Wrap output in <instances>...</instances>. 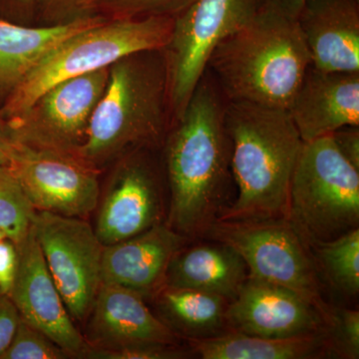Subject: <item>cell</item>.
<instances>
[{
  "label": "cell",
  "mask_w": 359,
  "mask_h": 359,
  "mask_svg": "<svg viewBox=\"0 0 359 359\" xmlns=\"http://www.w3.org/2000/svg\"><path fill=\"white\" fill-rule=\"evenodd\" d=\"M226 105L223 92L205 70L183 115L172 123L163 143L170 194L166 223L191 241L204 238L237 193Z\"/></svg>",
  "instance_id": "6da1fadb"
},
{
  "label": "cell",
  "mask_w": 359,
  "mask_h": 359,
  "mask_svg": "<svg viewBox=\"0 0 359 359\" xmlns=\"http://www.w3.org/2000/svg\"><path fill=\"white\" fill-rule=\"evenodd\" d=\"M311 65L297 21L259 8L215 47L205 70L230 102L287 110Z\"/></svg>",
  "instance_id": "7a4b0ae2"
},
{
  "label": "cell",
  "mask_w": 359,
  "mask_h": 359,
  "mask_svg": "<svg viewBox=\"0 0 359 359\" xmlns=\"http://www.w3.org/2000/svg\"><path fill=\"white\" fill-rule=\"evenodd\" d=\"M226 125L237 193L219 219H285L290 182L304 143L289 112L228 101Z\"/></svg>",
  "instance_id": "3957f363"
},
{
  "label": "cell",
  "mask_w": 359,
  "mask_h": 359,
  "mask_svg": "<svg viewBox=\"0 0 359 359\" xmlns=\"http://www.w3.org/2000/svg\"><path fill=\"white\" fill-rule=\"evenodd\" d=\"M171 124L163 51L133 54L111 65L107 86L73 154L97 169L125 153L163 145Z\"/></svg>",
  "instance_id": "277c9868"
},
{
  "label": "cell",
  "mask_w": 359,
  "mask_h": 359,
  "mask_svg": "<svg viewBox=\"0 0 359 359\" xmlns=\"http://www.w3.org/2000/svg\"><path fill=\"white\" fill-rule=\"evenodd\" d=\"M174 18H107L72 35L43 58L0 109L6 121L22 114L53 85L110 67L127 56L163 50L173 32Z\"/></svg>",
  "instance_id": "5b68a950"
},
{
  "label": "cell",
  "mask_w": 359,
  "mask_h": 359,
  "mask_svg": "<svg viewBox=\"0 0 359 359\" xmlns=\"http://www.w3.org/2000/svg\"><path fill=\"white\" fill-rule=\"evenodd\" d=\"M285 219L309 248L359 228V171L330 135L304 143Z\"/></svg>",
  "instance_id": "8992f818"
},
{
  "label": "cell",
  "mask_w": 359,
  "mask_h": 359,
  "mask_svg": "<svg viewBox=\"0 0 359 359\" xmlns=\"http://www.w3.org/2000/svg\"><path fill=\"white\" fill-rule=\"evenodd\" d=\"M203 238L230 245L244 259L249 278L302 295L318 309L325 323L332 306L323 297L311 250L287 219H219Z\"/></svg>",
  "instance_id": "52a82bcc"
},
{
  "label": "cell",
  "mask_w": 359,
  "mask_h": 359,
  "mask_svg": "<svg viewBox=\"0 0 359 359\" xmlns=\"http://www.w3.org/2000/svg\"><path fill=\"white\" fill-rule=\"evenodd\" d=\"M259 7L261 0H193L175 16L171 39L162 50L172 123L183 115L215 47L249 22Z\"/></svg>",
  "instance_id": "ba28073f"
},
{
  "label": "cell",
  "mask_w": 359,
  "mask_h": 359,
  "mask_svg": "<svg viewBox=\"0 0 359 359\" xmlns=\"http://www.w3.org/2000/svg\"><path fill=\"white\" fill-rule=\"evenodd\" d=\"M33 231L72 320L89 316L101 278L104 245L82 218L35 212Z\"/></svg>",
  "instance_id": "9c48e42d"
},
{
  "label": "cell",
  "mask_w": 359,
  "mask_h": 359,
  "mask_svg": "<svg viewBox=\"0 0 359 359\" xmlns=\"http://www.w3.org/2000/svg\"><path fill=\"white\" fill-rule=\"evenodd\" d=\"M110 67L53 85L22 114L7 120L16 140L30 147L74 153L107 86Z\"/></svg>",
  "instance_id": "30bf717a"
},
{
  "label": "cell",
  "mask_w": 359,
  "mask_h": 359,
  "mask_svg": "<svg viewBox=\"0 0 359 359\" xmlns=\"http://www.w3.org/2000/svg\"><path fill=\"white\" fill-rule=\"evenodd\" d=\"M7 167L35 211L84 218L98 205L97 169L73 153L30 147L18 142Z\"/></svg>",
  "instance_id": "8fae6325"
},
{
  "label": "cell",
  "mask_w": 359,
  "mask_h": 359,
  "mask_svg": "<svg viewBox=\"0 0 359 359\" xmlns=\"http://www.w3.org/2000/svg\"><path fill=\"white\" fill-rule=\"evenodd\" d=\"M18 250V271L9 297L20 318L55 342L68 356L83 358L88 344L75 327L32 226Z\"/></svg>",
  "instance_id": "7c38bea8"
},
{
  "label": "cell",
  "mask_w": 359,
  "mask_h": 359,
  "mask_svg": "<svg viewBox=\"0 0 359 359\" xmlns=\"http://www.w3.org/2000/svg\"><path fill=\"white\" fill-rule=\"evenodd\" d=\"M141 151L131 153L117 170L101 205L94 230L104 247L166 222L159 175Z\"/></svg>",
  "instance_id": "4fadbf2b"
},
{
  "label": "cell",
  "mask_w": 359,
  "mask_h": 359,
  "mask_svg": "<svg viewBox=\"0 0 359 359\" xmlns=\"http://www.w3.org/2000/svg\"><path fill=\"white\" fill-rule=\"evenodd\" d=\"M231 332L264 337H290L325 330L323 316L311 302L289 289L248 278L230 302Z\"/></svg>",
  "instance_id": "5bb4252c"
},
{
  "label": "cell",
  "mask_w": 359,
  "mask_h": 359,
  "mask_svg": "<svg viewBox=\"0 0 359 359\" xmlns=\"http://www.w3.org/2000/svg\"><path fill=\"white\" fill-rule=\"evenodd\" d=\"M287 112L304 143L359 126V72L309 66Z\"/></svg>",
  "instance_id": "9a60e30c"
},
{
  "label": "cell",
  "mask_w": 359,
  "mask_h": 359,
  "mask_svg": "<svg viewBox=\"0 0 359 359\" xmlns=\"http://www.w3.org/2000/svg\"><path fill=\"white\" fill-rule=\"evenodd\" d=\"M191 242L166 223L155 224L128 240L103 247L102 283L121 285L144 297L164 285L172 257Z\"/></svg>",
  "instance_id": "2e32d148"
},
{
  "label": "cell",
  "mask_w": 359,
  "mask_h": 359,
  "mask_svg": "<svg viewBox=\"0 0 359 359\" xmlns=\"http://www.w3.org/2000/svg\"><path fill=\"white\" fill-rule=\"evenodd\" d=\"M295 21L311 65L359 72V0H304Z\"/></svg>",
  "instance_id": "e0dca14e"
},
{
  "label": "cell",
  "mask_w": 359,
  "mask_h": 359,
  "mask_svg": "<svg viewBox=\"0 0 359 359\" xmlns=\"http://www.w3.org/2000/svg\"><path fill=\"white\" fill-rule=\"evenodd\" d=\"M144 299L143 295L127 287L101 283L90 311V346L179 344L181 339L151 311Z\"/></svg>",
  "instance_id": "ac0fdd59"
},
{
  "label": "cell",
  "mask_w": 359,
  "mask_h": 359,
  "mask_svg": "<svg viewBox=\"0 0 359 359\" xmlns=\"http://www.w3.org/2000/svg\"><path fill=\"white\" fill-rule=\"evenodd\" d=\"M106 20L87 14L57 25L29 27L0 18V97L6 100L59 44Z\"/></svg>",
  "instance_id": "d6986e66"
},
{
  "label": "cell",
  "mask_w": 359,
  "mask_h": 359,
  "mask_svg": "<svg viewBox=\"0 0 359 359\" xmlns=\"http://www.w3.org/2000/svg\"><path fill=\"white\" fill-rule=\"evenodd\" d=\"M191 241L172 257L164 285L202 290L233 301L249 278L237 250L224 243L200 238Z\"/></svg>",
  "instance_id": "ffe728a7"
},
{
  "label": "cell",
  "mask_w": 359,
  "mask_h": 359,
  "mask_svg": "<svg viewBox=\"0 0 359 359\" xmlns=\"http://www.w3.org/2000/svg\"><path fill=\"white\" fill-rule=\"evenodd\" d=\"M194 355L202 359L332 358L325 330L290 337H264L229 332L218 337L188 340Z\"/></svg>",
  "instance_id": "44dd1931"
},
{
  "label": "cell",
  "mask_w": 359,
  "mask_h": 359,
  "mask_svg": "<svg viewBox=\"0 0 359 359\" xmlns=\"http://www.w3.org/2000/svg\"><path fill=\"white\" fill-rule=\"evenodd\" d=\"M155 297L160 318L180 339L201 340L231 332L230 301L202 290L163 285Z\"/></svg>",
  "instance_id": "7402d4cb"
},
{
  "label": "cell",
  "mask_w": 359,
  "mask_h": 359,
  "mask_svg": "<svg viewBox=\"0 0 359 359\" xmlns=\"http://www.w3.org/2000/svg\"><path fill=\"white\" fill-rule=\"evenodd\" d=\"M320 275L346 297L359 292V228L309 247Z\"/></svg>",
  "instance_id": "603a6c76"
},
{
  "label": "cell",
  "mask_w": 359,
  "mask_h": 359,
  "mask_svg": "<svg viewBox=\"0 0 359 359\" xmlns=\"http://www.w3.org/2000/svg\"><path fill=\"white\" fill-rule=\"evenodd\" d=\"M35 212L11 169L0 166V230L18 245L29 233Z\"/></svg>",
  "instance_id": "cb8c5ba5"
},
{
  "label": "cell",
  "mask_w": 359,
  "mask_h": 359,
  "mask_svg": "<svg viewBox=\"0 0 359 359\" xmlns=\"http://www.w3.org/2000/svg\"><path fill=\"white\" fill-rule=\"evenodd\" d=\"M193 0H89L88 14L117 18H175Z\"/></svg>",
  "instance_id": "d4e9b609"
},
{
  "label": "cell",
  "mask_w": 359,
  "mask_h": 359,
  "mask_svg": "<svg viewBox=\"0 0 359 359\" xmlns=\"http://www.w3.org/2000/svg\"><path fill=\"white\" fill-rule=\"evenodd\" d=\"M332 358H359V311L358 309L334 308L325 320Z\"/></svg>",
  "instance_id": "484cf974"
},
{
  "label": "cell",
  "mask_w": 359,
  "mask_h": 359,
  "mask_svg": "<svg viewBox=\"0 0 359 359\" xmlns=\"http://www.w3.org/2000/svg\"><path fill=\"white\" fill-rule=\"evenodd\" d=\"M68 354L42 334L36 328L28 325L22 318L11 346L0 359H63Z\"/></svg>",
  "instance_id": "4316f807"
},
{
  "label": "cell",
  "mask_w": 359,
  "mask_h": 359,
  "mask_svg": "<svg viewBox=\"0 0 359 359\" xmlns=\"http://www.w3.org/2000/svg\"><path fill=\"white\" fill-rule=\"evenodd\" d=\"M180 344H137L114 347L89 346L83 358L94 359H183L192 358L191 349Z\"/></svg>",
  "instance_id": "83f0119b"
},
{
  "label": "cell",
  "mask_w": 359,
  "mask_h": 359,
  "mask_svg": "<svg viewBox=\"0 0 359 359\" xmlns=\"http://www.w3.org/2000/svg\"><path fill=\"white\" fill-rule=\"evenodd\" d=\"M89 0H37L36 13L47 20L62 21L87 15Z\"/></svg>",
  "instance_id": "f1b7e54d"
},
{
  "label": "cell",
  "mask_w": 359,
  "mask_h": 359,
  "mask_svg": "<svg viewBox=\"0 0 359 359\" xmlns=\"http://www.w3.org/2000/svg\"><path fill=\"white\" fill-rule=\"evenodd\" d=\"M18 266V245L9 238H4L0 241V294L9 297L15 280Z\"/></svg>",
  "instance_id": "f546056e"
},
{
  "label": "cell",
  "mask_w": 359,
  "mask_h": 359,
  "mask_svg": "<svg viewBox=\"0 0 359 359\" xmlns=\"http://www.w3.org/2000/svg\"><path fill=\"white\" fill-rule=\"evenodd\" d=\"M20 320V314L11 297L0 294V358L11 346Z\"/></svg>",
  "instance_id": "4dcf8cb0"
},
{
  "label": "cell",
  "mask_w": 359,
  "mask_h": 359,
  "mask_svg": "<svg viewBox=\"0 0 359 359\" xmlns=\"http://www.w3.org/2000/svg\"><path fill=\"white\" fill-rule=\"evenodd\" d=\"M341 155L359 171V126H347L330 134Z\"/></svg>",
  "instance_id": "1f68e13d"
},
{
  "label": "cell",
  "mask_w": 359,
  "mask_h": 359,
  "mask_svg": "<svg viewBox=\"0 0 359 359\" xmlns=\"http://www.w3.org/2000/svg\"><path fill=\"white\" fill-rule=\"evenodd\" d=\"M18 142L6 120L0 116V166H8L18 149Z\"/></svg>",
  "instance_id": "d6a6232c"
},
{
  "label": "cell",
  "mask_w": 359,
  "mask_h": 359,
  "mask_svg": "<svg viewBox=\"0 0 359 359\" xmlns=\"http://www.w3.org/2000/svg\"><path fill=\"white\" fill-rule=\"evenodd\" d=\"M304 1V0H261L259 8L295 20Z\"/></svg>",
  "instance_id": "836d02e7"
},
{
  "label": "cell",
  "mask_w": 359,
  "mask_h": 359,
  "mask_svg": "<svg viewBox=\"0 0 359 359\" xmlns=\"http://www.w3.org/2000/svg\"><path fill=\"white\" fill-rule=\"evenodd\" d=\"M37 0H0V11L13 15L30 16L36 13Z\"/></svg>",
  "instance_id": "e575fe53"
},
{
  "label": "cell",
  "mask_w": 359,
  "mask_h": 359,
  "mask_svg": "<svg viewBox=\"0 0 359 359\" xmlns=\"http://www.w3.org/2000/svg\"><path fill=\"white\" fill-rule=\"evenodd\" d=\"M6 233H4L1 230H0V241L4 240V238H6Z\"/></svg>",
  "instance_id": "d590c367"
}]
</instances>
